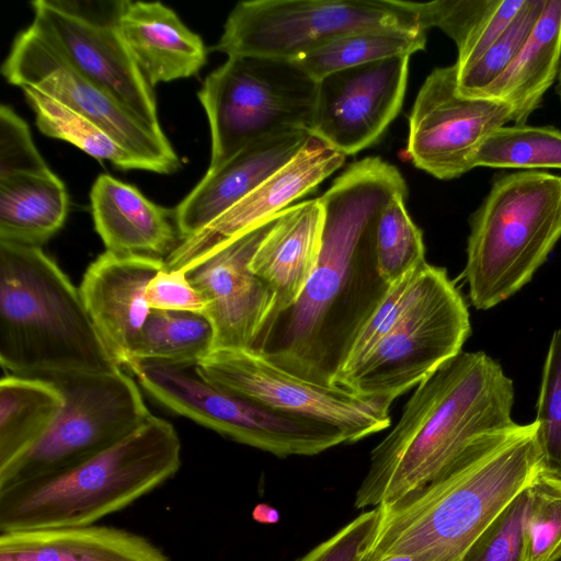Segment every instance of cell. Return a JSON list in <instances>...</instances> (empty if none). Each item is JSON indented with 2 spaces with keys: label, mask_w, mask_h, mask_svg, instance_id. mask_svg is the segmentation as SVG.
I'll use <instances>...</instances> for the list:
<instances>
[{
  "label": "cell",
  "mask_w": 561,
  "mask_h": 561,
  "mask_svg": "<svg viewBox=\"0 0 561 561\" xmlns=\"http://www.w3.org/2000/svg\"><path fill=\"white\" fill-rule=\"evenodd\" d=\"M399 194H408L399 170L368 157L318 197L323 226L317 266L298 301L268 322L254 350L305 379L332 385L356 332L389 287L376 268L375 230Z\"/></svg>",
  "instance_id": "cell-1"
},
{
  "label": "cell",
  "mask_w": 561,
  "mask_h": 561,
  "mask_svg": "<svg viewBox=\"0 0 561 561\" xmlns=\"http://www.w3.org/2000/svg\"><path fill=\"white\" fill-rule=\"evenodd\" d=\"M541 469L535 421L481 434L425 486L378 506L379 524L363 561L390 554L460 561Z\"/></svg>",
  "instance_id": "cell-2"
},
{
  "label": "cell",
  "mask_w": 561,
  "mask_h": 561,
  "mask_svg": "<svg viewBox=\"0 0 561 561\" xmlns=\"http://www.w3.org/2000/svg\"><path fill=\"white\" fill-rule=\"evenodd\" d=\"M513 381L484 352H460L423 379L373 449L356 508L394 503L430 483L472 440L513 424Z\"/></svg>",
  "instance_id": "cell-3"
},
{
  "label": "cell",
  "mask_w": 561,
  "mask_h": 561,
  "mask_svg": "<svg viewBox=\"0 0 561 561\" xmlns=\"http://www.w3.org/2000/svg\"><path fill=\"white\" fill-rule=\"evenodd\" d=\"M0 363L42 379L122 368L79 288L41 247L0 241Z\"/></svg>",
  "instance_id": "cell-4"
},
{
  "label": "cell",
  "mask_w": 561,
  "mask_h": 561,
  "mask_svg": "<svg viewBox=\"0 0 561 561\" xmlns=\"http://www.w3.org/2000/svg\"><path fill=\"white\" fill-rule=\"evenodd\" d=\"M181 466L173 425L151 415L118 444L70 468L0 490V534L93 525L172 478Z\"/></svg>",
  "instance_id": "cell-5"
},
{
  "label": "cell",
  "mask_w": 561,
  "mask_h": 561,
  "mask_svg": "<svg viewBox=\"0 0 561 561\" xmlns=\"http://www.w3.org/2000/svg\"><path fill=\"white\" fill-rule=\"evenodd\" d=\"M561 238V176H497L470 219L465 277L471 304L490 309L526 285Z\"/></svg>",
  "instance_id": "cell-6"
},
{
  "label": "cell",
  "mask_w": 561,
  "mask_h": 561,
  "mask_svg": "<svg viewBox=\"0 0 561 561\" xmlns=\"http://www.w3.org/2000/svg\"><path fill=\"white\" fill-rule=\"evenodd\" d=\"M317 81L285 58L229 56L197 95L210 127L213 172L262 138L311 130Z\"/></svg>",
  "instance_id": "cell-7"
},
{
  "label": "cell",
  "mask_w": 561,
  "mask_h": 561,
  "mask_svg": "<svg viewBox=\"0 0 561 561\" xmlns=\"http://www.w3.org/2000/svg\"><path fill=\"white\" fill-rule=\"evenodd\" d=\"M470 331L467 305L446 270L427 263L392 329L334 386L394 401L458 355Z\"/></svg>",
  "instance_id": "cell-8"
},
{
  "label": "cell",
  "mask_w": 561,
  "mask_h": 561,
  "mask_svg": "<svg viewBox=\"0 0 561 561\" xmlns=\"http://www.w3.org/2000/svg\"><path fill=\"white\" fill-rule=\"evenodd\" d=\"M374 28L427 31L417 2L399 0H251L228 15L210 50L229 56L295 59L348 33Z\"/></svg>",
  "instance_id": "cell-9"
},
{
  "label": "cell",
  "mask_w": 561,
  "mask_h": 561,
  "mask_svg": "<svg viewBox=\"0 0 561 561\" xmlns=\"http://www.w3.org/2000/svg\"><path fill=\"white\" fill-rule=\"evenodd\" d=\"M46 380L60 389L65 404L33 447L0 467V490L96 456L136 432L152 415L138 385L123 368Z\"/></svg>",
  "instance_id": "cell-10"
},
{
  "label": "cell",
  "mask_w": 561,
  "mask_h": 561,
  "mask_svg": "<svg viewBox=\"0 0 561 561\" xmlns=\"http://www.w3.org/2000/svg\"><path fill=\"white\" fill-rule=\"evenodd\" d=\"M170 411L274 456H314L324 449L323 423L277 411L202 378L195 366L133 360L125 367Z\"/></svg>",
  "instance_id": "cell-11"
},
{
  "label": "cell",
  "mask_w": 561,
  "mask_h": 561,
  "mask_svg": "<svg viewBox=\"0 0 561 561\" xmlns=\"http://www.w3.org/2000/svg\"><path fill=\"white\" fill-rule=\"evenodd\" d=\"M205 380L277 411L314 420L356 443L391 424L393 400L362 398L290 373L254 348L213 350L195 365Z\"/></svg>",
  "instance_id": "cell-12"
},
{
  "label": "cell",
  "mask_w": 561,
  "mask_h": 561,
  "mask_svg": "<svg viewBox=\"0 0 561 561\" xmlns=\"http://www.w3.org/2000/svg\"><path fill=\"white\" fill-rule=\"evenodd\" d=\"M31 26L83 76L101 87L154 134L165 136L153 89L119 28V1L36 0Z\"/></svg>",
  "instance_id": "cell-13"
},
{
  "label": "cell",
  "mask_w": 561,
  "mask_h": 561,
  "mask_svg": "<svg viewBox=\"0 0 561 561\" xmlns=\"http://www.w3.org/2000/svg\"><path fill=\"white\" fill-rule=\"evenodd\" d=\"M1 70L11 84L36 88L107 129L147 161L152 172L170 174L180 168L179 157L165 136L154 134L127 107L78 71L31 25L15 36Z\"/></svg>",
  "instance_id": "cell-14"
},
{
  "label": "cell",
  "mask_w": 561,
  "mask_h": 561,
  "mask_svg": "<svg viewBox=\"0 0 561 561\" xmlns=\"http://www.w3.org/2000/svg\"><path fill=\"white\" fill-rule=\"evenodd\" d=\"M456 62L435 68L425 79L409 118L407 152L414 165L439 180L473 169L483 140L513 119L502 101L458 91Z\"/></svg>",
  "instance_id": "cell-15"
},
{
  "label": "cell",
  "mask_w": 561,
  "mask_h": 561,
  "mask_svg": "<svg viewBox=\"0 0 561 561\" xmlns=\"http://www.w3.org/2000/svg\"><path fill=\"white\" fill-rule=\"evenodd\" d=\"M279 215L226 242L185 271L206 304L204 314L214 330V350L253 348L275 313L276 296L251 271L250 262Z\"/></svg>",
  "instance_id": "cell-16"
},
{
  "label": "cell",
  "mask_w": 561,
  "mask_h": 561,
  "mask_svg": "<svg viewBox=\"0 0 561 561\" xmlns=\"http://www.w3.org/2000/svg\"><path fill=\"white\" fill-rule=\"evenodd\" d=\"M409 60L396 56L318 80L310 133L344 156L374 145L401 110Z\"/></svg>",
  "instance_id": "cell-17"
},
{
  "label": "cell",
  "mask_w": 561,
  "mask_h": 561,
  "mask_svg": "<svg viewBox=\"0 0 561 561\" xmlns=\"http://www.w3.org/2000/svg\"><path fill=\"white\" fill-rule=\"evenodd\" d=\"M346 156L311 134L299 152L229 210L167 255L169 270L186 271L207 254L287 209L340 169Z\"/></svg>",
  "instance_id": "cell-18"
},
{
  "label": "cell",
  "mask_w": 561,
  "mask_h": 561,
  "mask_svg": "<svg viewBox=\"0 0 561 561\" xmlns=\"http://www.w3.org/2000/svg\"><path fill=\"white\" fill-rule=\"evenodd\" d=\"M164 267L161 257L105 251L83 274L79 291L84 307L122 368L130 363L151 310L148 284Z\"/></svg>",
  "instance_id": "cell-19"
},
{
  "label": "cell",
  "mask_w": 561,
  "mask_h": 561,
  "mask_svg": "<svg viewBox=\"0 0 561 561\" xmlns=\"http://www.w3.org/2000/svg\"><path fill=\"white\" fill-rule=\"evenodd\" d=\"M311 133L295 130L251 142L221 167L206 172L173 210L181 240L203 230L290 161Z\"/></svg>",
  "instance_id": "cell-20"
},
{
  "label": "cell",
  "mask_w": 561,
  "mask_h": 561,
  "mask_svg": "<svg viewBox=\"0 0 561 561\" xmlns=\"http://www.w3.org/2000/svg\"><path fill=\"white\" fill-rule=\"evenodd\" d=\"M119 28L152 89L195 76L206 62L203 39L160 2L123 0Z\"/></svg>",
  "instance_id": "cell-21"
},
{
  "label": "cell",
  "mask_w": 561,
  "mask_h": 561,
  "mask_svg": "<svg viewBox=\"0 0 561 561\" xmlns=\"http://www.w3.org/2000/svg\"><path fill=\"white\" fill-rule=\"evenodd\" d=\"M322 226L318 198L297 203L280 213L256 249L250 268L276 296L273 318L295 305L306 288L319 260Z\"/></svg>",
  "instance_id": "cell-22"
},
{
  "label": "cell",
  "mask_w": 561,
  "mask_h": 561,
  "mask_svg": "<svg viewBox=\"0 0 561 561\" xmlns=\"http://www.w3.org/2000/svg\"><path fill=\"white\" fill-rule=\"evenodd\" d=\"M90 199L94 228L106 251L161 257L174 249L178 230L171 221L173 215L135 186L101 174Z\"/></svg>",
  "instance_id": "cell-23"
},
{
  "label": "cell",
  "mask_w": 561,
  "mask_h": 561,
  "mask_svg": "<svg viewBox=\"0 0 561 561\" xmlns=\"http://www.w3.org/2000/svg\"><path fill=\"white\" fill-rule=\"evenodd\" d=\"M0 561H170L142 536L107 526L0 534Z\"/></svg>",
  "instance_id": "cell-24"
},
{
  "label": "cell",
  "mask_w": 561,
  "mask_h": 561,
  "mask_svg": "<svg viewBox=\"0 0 561 561\" xmlns=\"http://www.w3.org/2000/svg\"><path fill=\"white\" fill-rule=\"evenodd\" d=\"M561 59V0H546L528 41L508 68L478 95L502 101L512 122L525 125L558 77Z\"/></svg>",
  "instance_id": "cell-25"
},
{
  "label": "cell",
  "mask_w": 561,
  "mask_h": 561,
  "mask_svg": "<svg viewBox=\"0 0 561 561\" xmlns=\"http://www.w3.org/2000/svg\"><path fill=\"white\" fill-rule=\"evenodd\" d=\"M68 203L51 170L0 179V241L41 247L64 226Z\"/></svg>",
  "instance_id": "cell-26"
},
{
  "label": "cell",
  "mask_w": 561,
  "mask_h": 561,
  "mask_svg": "<svg viewBox=\"0 0 561 561\" xmlns=\"http://www.w3.org/2000/svg\"><path fill=\"white\" fill-rule=\"evenodd\" d=\"M65 404L51 381L13 374L0 380V467L33 447Z\"/></svg>",
  "instance_id": "cell-27"
},
{
  "label": "cell",
  "mask_w": 561,
  "mask_h": 561,
  "mask_svg": "<svg viewBox=\"0 0 561 561\" xmlns=\"http://www.w3.org/2000/svg\"><path fill=\"white\" fill-rule=\"evenodd\" d=\"M35 113L36 125L46 136L65 140L96 160L123 170L151 171L150 164L117 137L91 119L65 106L36 88H21Z\"/></svg>",
  "instance_id": "cell-28"
},
{
  "label": "cell",
  "mask_w": 561,
  "mask_h": 561,
  "mask_svg": "<svg viewBox=\"0 0 561 561\" xmlns=\"http://www.w3.org/2000/svg\"><path fill=\"white\" fill-rule=\"evenodd\" d=\"M426 31L374 28L345 34L295 59L316 81L354 66L424 49Z\"/></svg>",
  "instance_id": "cell-29"
},
{
  "label": "cell",
  "mask_w": 561,
  "mask_h": 561,
  "mask_svg": "<svg viewBox=\"0 0 561 561\" xmlns=\"http://www.w3.org/2000/svg\"><path fill=\"white\" fill-rule=\"evenodd\" d=\"M214 350V330L202 312L151 309L131 360L195 366Z\"/></svg>",
  "instance_id": "cell-30"
},
{
  "label": "cell",
  "mask_w": 561,
  "mask_h": 561,
  "mask_svg": "<svg viewBox=\"0 0 561 561\" xmlns=\"http://www.w3.org/2000/svg\"><path fill=\"white\" fill-rule=\"evenodd\" d=\"M560 169L561 130L552 126H502L478 148L473 168Z\"/></svg>",
  "instance_id": "cell-31"
},
{
  "label": "cell",
  "mask_w": 561,
  "mask_h": 561,
  "mask_svg": "<svg viewBox=\"0 0 561 561\" xmlns=\"http://www.w3.org/2000/svg\"><path fill=\"white\" fill-rule=\"evenodd\" d=\"M405 196L396 195L382 209L376 224V268L387 286L426 263L422 232L405 209Z\"/></svg>",
  "instance_id": "cell-32"
},
{
  "label": "cell",
  "mask_w": 561,
  "mask_h": 561,
  "mask_svg": "<svg viewBox=\"0 0 561 561\" xmlns=\"http://www.w3.org/2000/svg\"><path fill=\"white\" fill-rule=\"evenodd\" d=\"M545 3L546 0H525L512 23L492 47L470 66L458 69V91L462 95H478L508 68L528 41Z\"/></svg>",
  "instance_id": "cell-33"
},
{
  "label": "cell",
  "mask_w": 561,
  "mask_h": 561,
  "mask_svg": "<svg viewBox=\"0 0 561 561\" xmlns=\"http://www.w3.org/2000/svg\"><path fill=\"white\" fill-rule=\"evenodd\" d=\"M529 490L527 561H558L561 559V478L541 469Z\"/></svg>",
  "instance_id": "cell-34"
},
{
  "label": "cell",
  "mask_w": 561,
  "mask_h": 561,
  "mask_svg": "<svg viewBox=\"0 0 561 561\" xmlns=\"http://www.w3.org/2000/svg\"><path fill=\"white\" fill-rule=\"evenodd\" d=\"M427 262L390 285L356 332L332 385L354 370L396 324L413 298Z\"/></svg>",
  "instance_id": "cell-35"
},
{
  "label": "cell",
  "mask_w": 561,
  "mask_h": 561,
  "mask_svg": "<svg viewBox=\"0 0 561 561\" xmlns=\"http://www.w3.org/2000/svg\"><path fill=\"white\" fill-rule=\"evenodd\" d=\"M535 422L542 470L561 478V329L554 331L549 344Z\"/></svg>",
  "instance_id": "cell-36"
},
{
  "label": "cell",
  "mask_w": 561,
  "mask_h": 561,
  "mask_svg": "<svg viewBox=\"0 0 561 561\" xmlns=\"http://www.w3.org/2000/svg\"><path fill=\"white\" fill-rule=\"evenodd\" d=\"M529 486L522 490L483 529L460 561H527Z\"/></svg>",
  "instance_id": "cell-37"
},
{
  "label": "cell",
  "mask_w": 561,
  "mask_h": 561,
  "mask_svg": "<svg viewBox=\"0 0 561 561\" xmlns=\"http://www.w3.org/2000/svg\"><path fill=\"white\" fill-rule=\"evenodd\" d=\"M50 171L37 151L27 124L9 106L0 107V179Z\"/></svg>",
  "instance_id": "cell-38"
},
{
  "label": "cell",
  "mask_w": 561,
  "mask_h": 561,
  "mask_svg": "<svg viewBox=\"0 0 561 561\" xmlns=\"http://www.w3.org/2000/svg\"><path fill=\"white\" fill-rule=\"evenodd\" d=\"M497 0H436L417 2L423 26L439 27L459 48Z\"/></svg>",
  "instance_id": "cell-39"
},
{
  "label": "cell",
  "mask_w": 561,
  "mask_h": 561,
  "mask_svg": "<svg viewBox=\"0 0 561 561\" xmlns=\"http://www.w3.org/2000/svg\"><path fill=\"white\" fill-rule=\"evenodd\" d=\"M379 524V508L373 507L296 561H362Z\"/></svg>",
  "instance_id": "cell-40"
},
{
  "label": "cell",
  "mask_w": 561,
  "mask_h": 561,
  "mask_svg": "<svg viewBox=\"0 0 561 561\" xmlns=\"http://www.w3.org/2000/svg\"><path fill=\"white\" fill-rule=\"evenodd\" d=\"M150 309L204 313L206 304L181 270L164 268L150 280L146 290Z\"/></svg>",
  "instance_id": "cell-41"
},
{
  "label": "cell",
  "mask_w": 561,
  "mask_h": 561,
  "mask_svg": "<svg viewBox=\"0 0 561 561\" xmlns=\"http://www.w3.org/2000/svg\"><path fill=\"white\" fill-rule=\"evenodd\" d=\"M525 0H497L481 23L458 49L456 65L466 68L481 58L502 36Z\"/></svg>",
  "instance_id": "cell-42"
},
{
  "label": "cell",
  "mask_w": 561,
  "mask_h": 561,
  "mask_svg": "<svg viewBox=\"0 0 561 561\" xmlns=\"http://www.w3.org/2000/svg\"><path fill=\"white\" fill-rule=\"evenodd\" d=\"M252 518L263 525H274L279 522L280 515L276 507L260 503L252 511Z\"/></svg>",
  "instance_id": "cell-43"
},
{
  "label": "cell",
  "mask_w": 561,
  "mask_h": 561,
  "mask_svg": "<svg viewBox=\"0 0 561 561\" xmlns=\"http://www.w3.org/2000/svg\"><path fill=\"white\" fill-rule=\"evenodd\" d=\"M377 561H415V559L408 554H390Z\"/></svg>",
  "instance_id": "cell-44"
},
{
  "label": "cell",
  "mask_w": 561,
  "mask_h": 561,
  "mask_svg": "<svg viewBox=\"0 0 561 561\" xmlns=\"http://www.w3.org/2000/svg\"><path fill=\"white\" fill-rule=\"evenodd\" d=\"M557 80H558V84H557V92L561 99V59H560V66H559V71H558V77H557Z\"/></svg>",
  "instance_id": "cell-45"
}]
</instances>
